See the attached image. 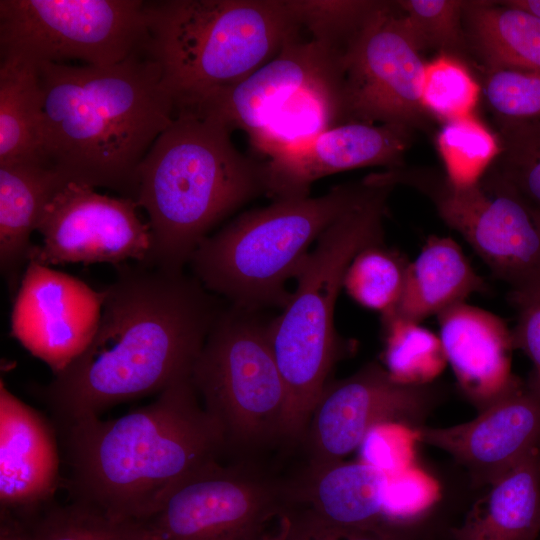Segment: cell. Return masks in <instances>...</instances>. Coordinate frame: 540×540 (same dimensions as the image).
Returning <instances> with one entry per match:
<instances>
[{"label":"cell","instance_id":"cell-1","mask_svg":"<svg viewBox=\"0 0 540 540\" xmlns=\"http://www.w3.org/2000/svg\"><path fill=\"white\" fill-rule=\"evenodd\" d=\"M116 266V278L102 290L93 339L38 389L60 426L190 378L224 308L218 296L184 272L142 263Z\"/></svg>","mask_w":540,"mask_h":540},{"label":"cell","instance_id":"cell-2","mask_svg":"<svg viewBox=\"0 0 540 540\" xmlns=\"http://www.w3.org/2000/svg\"><path fill=\"white\" fill-rule=\"evenodd\" d=\"M60 427L74 501L117 523L149 517L182 481L224 455L191 377L116 419Z\"/></svg>","mask_w":540,"mask_h":540},{"label":"cell","instance_id":"cell-3","mask_svg":"<svg viewBox=\"0 0 540 540\" xmlns=\"http://www.w3.org/2000/svg\"><path fill=\"white\" fill-rule=\"evenodd\" d=\"M38 70L45 162L67 182L134 200L137 170L176 114L146 47L113 65Z\"/></svg>","mask_w":540,"mask_h":540},{"label":"cell","instance_id":"cell-4","mask_svg":"<svg viewBox=\"0 0 540 540\" xmlns=\"http://www.w3.org/2000/svg\"><path fill=\"white\" fill-rule=\"evenodd\" d=\"M231 133L178 112L155 140L136 173L134 201L152 239L142 264L183 272L214 226L266 193L265 162L240 152Z\"/></svg>","mask_w":540,"mask_h":540},{"label":"cell","instance_id":"cell-5","mask_svg":"<svg viewBox=\"0 0 540 540\" xmlns=\"http://www.w3.org/2000/svg\"><path fill=\"white\" fill-rule=\"evenodd\" d=\"M146 49L176 113L239 82L298 37L285 0L145 2Z\"/></svg>","mask_w":540,"mask_h":540},{"label":"cell","instance_id":"cell-6","mask_svg":"<svg viewBox=\"0 0 540 540\" xmlns=\"http://www.w3.org/2000/svg\"><path fill=\"white\" fill-rule=\"evenodd\" d=\"M377 187L362 179L321 196L275 199L247 211L203 240L188 263L193 276L229 305L252 311L283 308L291 296L286 285L310 246Z\"/></svg>","mask_w":540,"mask_h":540},{"label":"cell","instance_id":"cell-7","mask_svg":"<svg viewBox=\"0 0 540 540\" xmlns=\"http://www.w3.org/2000/svg\"><path fill=\"white\" fill-rule=\"evenodd\" d=\"M393 188L378 185L367 200L326 229L296 275L290 299L271 319V345L288 394L290 446L300 443L339 358L334 312L346 270L362 249L383 242L386 202Z\"/></svg>","mask_w":540,"mask_h":540},{"label":"cell","instance_id":"cell-8","mask_svg":"<svg viewBox=\"0 0 540 540\" xmlns=\"http://www.w3.org/2000/svg\"><path fill=\"white\" fill-rule=\"evenodd\" d=\"M261 311L227 305L210 329L191 380L230 460H265L289 446V402Z\"/></svg>","mask_w":540,"mask_h":540},{"label":"cell","instance_id":"cell-9","mask_svg":"<svg viewBox=\"0 0 540 540\" xmlns=\"http://www.w3.org/2000/svg\"><path fill=\"white\" fill-rule=\"evenodd\" d=\"M291 477L265 460L214 461L182 481L149 517L121 523L132 540H268L291 505Z\"/></svg>","mask_w":540,"mask_h":540},{"label":"cell","instance_id":"cell-10","mask_svg":"<svg viewBox=\"0 0 540 540\" xmlns=\"http://www.w3.org/2000/svg\"><path fill=\"white\" fill-rule=\"evenodd\" d=\"M140 0H1V58L37 66L79 60L88 66L117 64L148 41Z\"/></svg>","mask_w":540,"mask_h":540},{"label":"cell","instance_id":"cell-11","mask_svg":"<svg viewBox=\"0 0 540 540\" xmlns=\"http://www.w3.org/2000/svg\"><path fill=\"white\" fill-rule=\"evenodd\" d=\"M373 185L412 187L427 196L444 222L460 233L492 273L511 287L518 305L540 297V230L525 208L480 183L453 185L432 168H393L364 177Z\"/></svg>","mask_w":540,"mask_h":540},{"label":"cell","instance_id":"cell-12","mask_svg":"<svg viewBox=\"0 0 540 540\" xmlns=\"http://www.w3.org/2000/svg\"><path fill=\"white\" fill-rule=\"evenodd\" d=\"M446 395L438 383H400L377 362L363 365L346 378L328 381L299 443L305 452L304 467L343 461L378 427L396 425L414 431L426 425Z\"/></svg>","mask_w":540,"mask_h":540},{"label":"cell","instance_id":"cell-13","mask_svg":"<svg viewBox=\"0 0 540 540\" xmlns=\"http://www.w3.org/2000/svg\"><path fill=\"white\" fill-rule=\"evenodd\" d=\"M396 1H384L344 58V121L423 127L426 63Z\"/></svg>","mask_w":540,"mask_h":540},{"label":"cell","instance_id":"cell-14","mask_svg":"<svg viewBox=\"0 0 540 540\" xmlns=\"http://www.w3.org/2000/svg\"><path fill=\"white\" fill-rule=\"evenodd\" d=\"M137 203L110 197L94 188L67 182L46 205L36 231L30 261L46 266L70 263H144L151 251L148 222ZM29 261V262H30Z\"/></svg>","mask_w":540,"mask_h":540},{"label":"cell","instance_id":"cell-15","mask_svg":"<svg viewBox=\"0 0 540 540\" xmlns=\"http://www.w3.org/2000/svg\"><path fill=\"white\" fill-rule=\"evenodd\" d=\"M103 301V291L30 261L14 295L11 335L57 375L93 339Z\"/></svg>","mask_w":540,"mask_h":540},{"label":"cell","instance_id":"cell-16","mask_svg":"<svg viewBox=\"0 0 540 540\" xmlns=\"http://www.w3.org/2000/svg\"><path fill=\"white\" fill-rule=\"evenodd\" d=\"M416 441L448 453L481 491L540 447V394L522 379L467 422L421 426Z\"/></svg>","mask_w":540,"mask_h":540},{"label":"cell","instance_id":"cell-17","mask_svg":"<svg viewBox=\"0 0 540 540\" xmlns=\"http://www.w3.org/2000/svg\"><path fill=\"white\" fill-rule=\"evenodd\" d=\"M413 128L351 121L291 144L265 162L266 194L273 199L309 196L322 177L347 170L404 166Z\"/></svg>","mask_w":540,"mask_h":540},{"label":"cell","instance_id":"cell-18","mask_svg":"<svg viewBox=\"0 0 540 540\" xmlns=\"http://www.w3.org/2000/svg\"><path fill=\"white\" fill-rule=\"evenodd\" d=\"M344 74V57L312 39L288 42L276 57L234 84L216 89L186 110L248 138L296 92L325 77Z\"/></svg>","mask_w":540,"mask_h":540},{"label":"cell","instance_id":"cell-19","mask_svg":"<svg viewBox=\"0 0 540 540\" xmlns=\"http://www.w3.org/2000/svg\"><path fill=\"white\" fill-rule=\"evenodd\" d=\"M59 481L54 430L45 417L0 383L1 513H28L53 497Z\"/></svg>","mask_w":540,"mask_h":540},{"label":"cell","instance_id":"cell-20","mask_svg":"<svg viewBox=\"0 0 540 540\" xmlns=\"http://www.w3.org/2000/svg\"><path fill=\"white\" fill-rule=\"evenodd\" d=\"M438 316L439 337L463 395L484 410L521 379L512 373V333L493 313L466 304Z\"/></svg>","mask_w":540,"mask_h":540},{"label":"cell","instance_id":"cell-21","mask_svg":"<svg viewBox=\"0 0 540 540\" xmlns=\"http://www.w3.org/2000/svg\"><path fill=\"white\" fill-rule=\"evenodd\" d=\"M391 474L365 462L303 467L291 477V506L334 527L373 529L390 524L386 514Z\"/></svg>","mask_w":540,"mask_h":540},{"label":"cell","instance_id":"cell-22","mask_svg":"<svg viewBox=\"0 0 540 540\" xmlns=\"http://www.w3.org/2000/svg\"><path fill=\"white\" fill-rule=\"evenodd\" d=\"M451 540H537L540 536V447L481 490Z\"/></svg>","mask_w":540,"mask_h":540},{"label":"cell","instance_id":"cell-23","mask_svg":"<svg viewBox=\"0 0 540 540\" xmlns=\"http://www.w3.org/2000/svg\"><path fill=\"white\" fill-rule=\"evenodd\" d=\"M66 183L45 163L0 164V268L13 296L30 261L31 235L48 202Z\"/></svg>","mask_w":540,"mask_h":540},{"label":"cell","instance_id":"cell-24","mask_svg":"<svg viewBox=\"0 0 540 540\" xmlns=\"http://www.w3.org/2000/svg\"><path fill=\"white\" fill-rule=\"evenodd\" d=\"M486 291V283L454 240L430 236L416 260L409 263L398 304L382 317L419 323L463 303L474 293Z\"/></svg>","mask_w":540,"mask_h":540},{"label":"cell","instance_id":"cell-25","mask_svg":"<svg viewBox=\"0 0 540 540\" xmlns=\"http://www.w3.org/2000/svg\"><path fill=\"white\" fill-rule=\"evenodd\" d=\"M469 52L485 71L540 72V18L499 1L463 2Z\"/></svg>","mask_w":540,"mask_h":540},{"label":"cell","instance_id":"cell-26","mask_svg":"<svg viewBox=\"0 0 540 540\" xmlns=\"http://www.w3.org/2000/svg\"><path fill=\"white\" fill-rule=\"evenodd\" d=\"M45 163L38 66L19 57L0 63V164Z\"/></svg>","mask_w":540,"mask_h":540},{"label":"cell","instance_id":"cell-27","mask_svg":"<svg viewBox=\"0 0 540 540\" xmlns=\"http://www.w3.org/2000/svg\"><path fill=\"white\" fill-rule=\"evenodd\" d=\"M343 79L344 74L325 77L296 92L249 137L254 149L269 158L291 144L345 123Z\"/></svg>","mask_w":540,"mask_h":540},{"label":"cell","instance_id":"cell-28","mask_svg":"<svg viewBox=\"0 0 540 540\" xmlns=\"http://www.w3.org/2000/svg\"><path fill=\"white\" fill-rule=\"evenodd\" d=\"M496 121L500 151L480 185L518 201L540 230V118Z\"/></svg>","mask_w":540,"mask_h":540},{"label":"cell","instance_id":"cell-29","mask_svg":"<svg viewBox=\"0 0 540 540\" xmlns=\"http://www.w3.org/2000/svg\"><path fill=\"white\" fill-rule=\"evenodd\" d=\"M382 325L383 361L391 377L409 385L434 382L447 363L440 337L398 317H382Z\"/></svg>","mask_w":540,"mask_h":540},{"label":"cell","instance_id":"cell-30","mask_svg":"<svg viewBox=\"0 0 540 540\" xmlns=\"http://www.w3.org/2000/svg\"><path fill=\"white\" fill-rule=\"evenodd\" d=\"M299 28L344 58L384 1L285 0Z\"/></svg>","mask_w":540,"mask_h":540},{"label":"cell","instance_id":"cell-31","mask_svg":"<svg viewBox=\"0 0 540 540\" xmlns=\"http://www.w3.org/2000/svg\"><path fill=\"white\" fill-rule=\"evenodd\" d=\"M445 176L455 186L477 185L497 157L500 140L474 114L446 122L436 136Z\"/></svg>","mask_w":540,"mask_h":540},{"label":"cell","instance_id":"cell-32","mask_svg":"<svg viewBox=\"0 0 540 540\" xmlns=\"http://www.w3.org/2000/svg\"><path fill=\"white\" fill-rule=\"evenodd\" d=\"M409 263L383 242L370 245L351 261L343 287L362 306L388 313L401 298Z\"/></svg>","mask_w":540,"mask_h":540},{"label":"cell","instance_id":"cell-33","mask_svg":"<svg viewBox=\"0 0 540 540\" xmlns=\"http://www.w3.org/2000/svg\"><path fill=\"white\" fill-rule=\"evenodd\" d=\"M481 85L461 58L439 54L426 63L422 104L429 115L446 122L474 114Z\"/></svg>","mask_w":540,"mask_h":540},{"label":"cell","instance_id":"cell-34","mask_svg":"<svg viewBox=\"0 0 540 540\" xmlns=\"http://www.w3.org/2000/svg\"><path fill=\"white\" fill-rule=\"evenodd\" d=\"M461 0L396 1L421 51L436 49L440 54L461 58L469 53L463 26Z\"/></svg>","mask_w":540,"mask_h":540},{"label":"cell","instance_id":"cell-35","mask_svg":"<svg viewBox=\"0 0 540 540\" xmlns=\"http://www.w3.org/2000/svg\"><path fill=\"white\" fill-rule=\"evenodd\" d=\"M26 531L30 540H132L123 524L74 500L69 505L50 507Z\"/></svg>","mask_w":540,"mask_h":540},{"label":"cell","instance_id":"cell-36","mask_svg":"<svg viewBox=\"0 0 540 540\" xmlns=\"http://www.w3.org/2000/svg\"><path fill=\"white\" fill-rule=\"evenodd\" d=\"M481 88L496 120L540 118V72L487 70Z\"/></svg>","mask_w":540,"mask_h":540},{"label":"cell","instance_id":"cell-37","mask_svg":"<svg viewBox=\"0 0 540 540\" xmlns=\"http://www.w3.org/2000/svg\"><path fill=\"white\" fill-rule=\"evenodd\" d=\"M414 526L387 524L373 529H345L330 526L296 509L282 516L269 540H408Z\"/></svg>","mask_w":540,"mask_h":540},{"label":"cell","instance_id":"cell-38","mask_svg":"<svg viewBox=\"0 0 540 540\" xmlns=\"http://www.w3.org/2000/svg\"><path fill=\"white\" fill-rule=\"evenodd\" d=\"M519 314L511 331L515 349H521L531 360L533 371L528 383L540 394V297L516 305Z\"/></svg>","mask_w":540,"mask_h":540},{"label":"cell","instance_id":"cell-39","mask_svg":"<svg viewBox=\"0 0 540 540\" xmlns=\"http://www.w3.org/2000/svg\"><path fill=\"white\" fill-rule=\"evenodd\" d=\"M0 540H30L26 529L13 521L7 514H2Z\"/></svg>","mask_w":540,"mask_h":540},{"label":"cell","instance_id":"cell-40","mask_svg":"<svg viewBox=\"0 0 540 540\" xmlns=\"http://www.w3.org/2000/svg\"><path fill=\"white\" fill-rule=\"evenodd\" d=\"M501 4L517 8L540 18V0H505Z\"/></svg>","mask_w":540,"mask_h":540}]
</instances>
